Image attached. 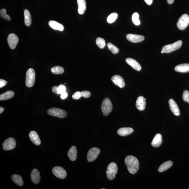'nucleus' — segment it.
<instances>
[{"instance_id": "1", "label": "nucleus", "mask_w": 189, "mask_h": 189, "mask_svg": "<svg viewBox=\"0 0 189 189\" xmlns=\"http://www.w3.org/2000/svg\"><path fill=\"white\" fill-rule=\"evenodd\" d=\"M125 163L128 172L131 174H135L139 168V163L138 160L132 155H128L125 159Z\"/></svg>"}, {"instance_id": "2", "label": "nucleus", "mask_w": 189, "mask_h": 189, "mask_svg": "<svg viewBox=\"0 0 189 189\" xmlns=\"http://www.w3.org/2000/svg\"><path fill=\"white\" fill-rule=\"evenodd\" d=\"M117 171L118 167L116 163L114 162L110 163L107 167L106 171L107 178L110 180H113Z\"/></svg>"}, {"instance_id": "3", "label": "nucleus", "mask_w": 189, "mask_h": 189, "mask_svg": "<svg viewBox=\"0 0 189 189\" xmlns=\"http://www.w3.org/2000/svg\"><path fill=\"white\" fill-rule=\"evenodd\" d=\"M112 105L110 99L108 97L105 98L101 106V110L104 116L108 115L112 112Z\"/></svg>"}, {"instance_id": "4", "label": "nucleus", "mask_w": 189, "mask_h": 189, "mask_svg": "<svg viewBox=\"0 0 189 189\" xmlns=\"http://www.w3.org/2000/svg\"><path fill=\"white\" fill-rule=\"evenodd\" d=\"M36 79V73L34 69H29L26 73V85L27 87L30 88L34 86Z\"/></svg>"}, {"instance_id": "5", "label": "nucleus", "mask_w": 189, "mask_h": 189, "mask_svg": "<svg viewBox=\"0 0 189 189\" xmlns=\"http://www.w3.org/2000/svg\"><path fill=\"white\" fill-rule=\"evenodd\" d=\"M182 45V42L180 40L174 43L167 45L163 47L162 50L164 53H169L180 48Z\"/></svg>"}, {"instance_id": "6", "label": "nucleus", "mask_w": 189, "mask_h": 189, "mask_svg": "<svg viewBox=\"0 0 189 189\" xmlns=\"http://www.w3.org/2000/svg\"><path fill=\"white\" fill-rule=\"evenodd\" d=\"M47 114L50 116L57 117L59 118H64L67 116V112L61 109L53 108L47 111Z\"/></svg>"}, {"instance_id": "7", "label": "nucleus", "mask_w": 189, "mask_h": 189, "mask_svg": "<svg viewBox=\"0 0 189 189\" xmlns=\"http://www.w3.org/2000/svg\"><path fill=\"white\" fill-rule=\"evenodd\" d=\"M189 24V16L185 14L182 15L179 19L177 23V26L180 30H184Z\"/></svg>"}, {"instance_id": "8", "label": "nucleus", "mask_w": 189, "mask_h": 189, "mask_svg": "<svg viewBox=\"0 0 189 189\" xmlns=\"http://www.w3.org/2000/svg\"><path fill=\"white\" fill-rule=\"evenodd\" d=\"M100 153V150L98 148H91L87 154V160L89 162H91L95 160Z\"/></svg>"}, {"instance_id": "9", "label": "nucleus", "mask_w": 189, "mask_h": 189, "mask_svg": "<svg viewBox=\"0 0 189 189\" xmlns=\"http://www.w3.org/2000/svg\"><path fill=\"white\" fill-rule=\"evenodd\" d=\"M16 146V142L14 138L10 137L4 142L3 147L4 150L9 151L14 149Z\"/></svg>"}, {"instance_id": "10", "label": "nucleus", "mask_w": 189, "mask_h": 189, "mask_svg": "<svg viewBox=\"0 0 189 189\" xmlns=\"http://www.w3.org/2000/svg\"><path fill=\"white\" fill-rule=\"evenodd\" d=\"M52 172L56 177L60 179H64L67 176V172L62 167L55 166L52 169Z\"/></svg>"}, {"instance_id": "11", "label": "nucleus", "mask_w": 189, "mask_h": 189, "mask_svg": "<svg viewBox=\"0 0 189 189\" xmlns=\"http://www.w3.org/2000/svg\"><path fill=\"white\" fill-rule=\"evenodd\" d=\"M7 42L9 47L12 50H14L16 47L19 42V38L16 34H11L9 35L7 38Z\"/></svg>"}, {"instance_id": "12", "label": "nucleus", "mask_w": 189, "mask_h": 189, "mask_svg": "<svg viewBox=\"0 0 189 189\" xmlns=\"http://www.w3.org/2000/svg\"><path fill=\"white\" fill-rule=\"evenodd\" d=\"M126 38L129 42L133 43L142 42L144 40V37L142 35L128 34L126 36Z\"/></svg>"}, {"instance_id": "13", "label": "nucleus", "mask_w": 189, "mask_h": 189, "mask_svg": "<svg viewBox=\"0 0 189 189\" xmlns=\"http://www.w3.org/2000/svg\"><path fill=\"white\" fill-rule=\"evenodd\" d=\"M111 80L115 85L120 88H123L125 85V83L123 78L120 75H114L112 77Z\"/></svg>"}, {"instance_id": "14", "label": "nucleus", "mask_w": 189, "mask_h": 189, "mask_svg": "<svg viewBox=\"0 0 189 189\" xmlns=\"http://www.w3.org/2000/svg\"><path fill=\"white\" fill-rule=\"evenodd\" d=\"M169 108L173 113L176 116L180 115V111L178 105L173 99H170L169 100Z\"/></svg>"}, {"instance_id": "15", "label": "nucleus", "mask_w": 189, "mask_h": 189, "mask_svg": "<svg viewBox=\"0 0 189 189\" xmlns=\"http://www.w3.org/2000/svg\"><path fill=\"white\" fill-rule=\"evenodd\" d=\"M146 99L143 96L138 97L136 101V106L137 109L143 111L145 109L146 106Z\"/></svg>"}, {"instance_id": "16", "label": "nucleus", "mask_w": 189, "mask_h": 189, "mask_svg": "<svg viewBox=\"0 0 189 189\" xmlns=\"http://www.w3.org/2000/svg\"><path fill=\"white\" fill-rule=\"evenodd\" d=\"M126 61L128 65L131 66L134 69L138 71H141V66L136 60L131 58H128L126 59Z\"/></svg>"}, {"instance_id": "17", "label": "nucleus", "mask_w": 189, "mask_h": 189, "mask_svg": "<svg viewBox=\"0 0 189 189\" xmlns=\"http://www.w3.org/2000/svg\"><path fill=\"white\" fill-rule=\"evenodd\" d=\"M31 180L33 183L35 184H38L39 183L40 180L41 176L40 172L38 169H34L31 173Z\"/></svg>"}, {"instance_id": "18", "label": "nucleus", "mask_w": 189, "mask_h": 189, "mask_svg": "<svg viewBox=\"0 0 189 189\" xmlns=\"http://www.w3.org/2000/svg\"><path fill=\"white\" fill-rule=\"evenodd\" d=\"M31 141L34 144L39 145L41 144V140L37 133L34 131H31L29 134Z\"/></svg>"}, {"instance_id": "19", "label": "nucleus", "mask_w": 189, "mask_h": 189, "mask_svg": "<svg viewBox=\"0 0 189 189\" xmlns=\"http://www.w3.org/2000/svg\"><path fill=\"white\" fill-rule=\"evenodd\" d=\"M78 7V12L80 15H83L86 9V2L85 0H77Z\"/></svg>"}, {"instance_id": "20", "label": "nucleus", "mask_w": 189, "mask_h": 189, "mask_svg": "<svg viewBox=\"0 0 189 189\" xmlns=\"http://www.w3.org/2000/svg\"><path fill=\"white\" fill-rule=\"evenodd\" d=\"M175 71L180 73H187L189 72V64H180L175 67Z\"/></svg>"}, {"instance_id": "21", "label": "nucleus", "mask_w": 189, "mask_h": 189, "mask_svg": "<svg viewBox=\"0 0 189 189\" xmlns=\"http://www.w3.org/2000/svg\"><path fill=\"white\" fill-rule=\"evenodd\" d=\"M68 155L71 161L76 160L77 157V151L75 146H73L70 148L68 153Z\"/></svg>"}, {"instance_id": "22", "label": "nucleus", "mask_w": 189, "mask_h": 189, "mask_svg": "<svg viewBox=\"0 0 189 189\" xmlns=\"http://www.w3.org/2000/svg\"><path fill=\"white\" fill-rule=\"evenodd\" d=\"M133 131V129L131 128H122L118 130L117 133L120 136H126L131 134Z\"/></svg>"}, {"instance_id": "23", "label": "nucleus", "mask_w": 189, "mask_h": 189, "mask_svg": "<svg viewBox=\"0 0 189 189\" xmlns=\"http://www.w3.org/2000/svg\"><path fill=\"white\" fill-rule=\"evenodd\" d=\"M162 142V138L160 134H156L151 142V145L153 147H159Z\"/></svg>"}, {"instance_id": "24", "label": "nucleus", "mask_w": 189, "mask_h": 189, "mask_svg": "<svg viewBox=\"0 0 189 189\" xmlns=\"http://www.w3.org/2000/svg\"><path fill=\"white\" fill-rule=\"evenodd\" d=\"M49 25L52 28L55 30L59 31H63L64 27L61 24L56 21L53 20H50L48 23Z\"/></svg>"}, {"instance_id": "25", "label": "nucleus", "mask_w": 189, "mask_h": 189, "mask_svg": "<svg viewBox=\"0 0 189 189\" xmlns=\"http://www.w3.org/2000/svg\"><path fill=\"white\" fill-rule=\"evenodd\" d=\"M173 165L172 162L168 161L165 162L162 164L159 167L158 171L159 172H163L170 168Z\"/></svg>"}, {"instance_id": "26", "label": "nucleus", "mask_w": 189, "mask_h": 189, "mask_svg": "<svg viewBox=\"0 0 189 189\" xmlns=\"http://www.w3.org/2000/svg\"><path fill=\"white\" fill-rule=\"evenodd\" d=\"M15 93L12 91H8L0 95V100L5 101L9 100L14 96Z\"/></svg>"}, {"instance_id": "27", "label": "nucleus", "mask_w": 189, "mask_h": 189, "mask_svg": "<svg viewBox=\"0 0 189 189\" xmlns=\"http://www.w3.org/2000/svg\"><path fill=\"white\" fill-rule=\"evenodd\" d=\"M25 23L26 26H30L32 24V18L30 11L28 9H25L24 11Z\"/></svg>"}, {"instance_id": "28", "label": "nucleus", "mask_w": 189, "mask_h": 189, "mask_svg": "<svg viewBox=\"0 0 189 189\" xmlns=\"http://www.w3.org/2000/svg\"><path fill=\"white\" fill-rule=\"evenodd\" d=\"M12 179L15 184L20 186H22L24 184L23 179L20 175L17 174H13L12 176Z\"/></svg>"}, {"instance_id": "29", "label": "nucleus", "mask_w": 189, "mask_h": 189, "mask_svg": "<svg viewBox=\"0 0 189 189\" xmlns=\"http://www.w3.org/2000/svg\"><path fill=\"white\" fill-rule=\"evenodd\" d=\"M51 70L52 73L56 75L63 74L64 72L63 68L59 66H54Z\"/></svg>"}, {"instance_id": "30", "label": "nucleus", "mask_w": 189, "mask_h": 189, "mask_svg": "<svg viewBox=\"0 0 189 189\" xmlns=\"http://www.w3.org/2000/svg\"><path fill=\"white\" fill-rule=\"evenodd\" d=\"M107 46H108L109 50H110L112 53L114 54H117L119 52V50L118 48L116 46L114 45L113 44L111 43H108L107 44Z\"/></svg>"}, {"instance_id": "31", "label": "nucleus", "mask_w": 189, "mask_h": 189, "mask_svg": "<svg viewBox=\"0 0 189 189\" xmlns=\"http://www.w3.org/2000/svg\"><path fill=\"white\" fill-rule=\"evenodd\" d=\"M118 14L117 13H112L107 17V22L109 24H112V23L114 22L116 20Z\"/></svg>"}, {"instance_id": "32", "label": "nucleus", "mask_w": 189, "mask_h": 189, "mask_svg": "<svg viewBox=\"0 0 189 189\" xmlns=\"http://www.w3.org/2000/svg\"><path fill=\"white\" fill-rule=\"evenodd\" d=\"M132 21L134 25L138 26L141 24L139 20V15L137 12H135L132 15Z\"/></svg>"}, {"instance_id": "33", "label": "nucleus", "mask_w": 189, "mask_h": 189, "mask_svg": "<svg viewBox=\"0 0 189 189\" xmlns=\"http://www.w3.org/2000/svg\"><path fill=\"white\" fill-rule=\"evenodd\" d=\"M96 42L97 45L101 49H103L106 46V42L104 39L99 37L97 38Z\"/></svg>"}, {"instance_id": "34", "label": "nucleus", "mask_w": 189, "mask_h": 189, "mask_svg": "<svg viewBox=\"0 0 189 189\" xmlns=\"http://www.w3.org/2000/svg\"><path fill=\"white\" fill-rule=\"evenodd\" d=\"M0 15L1 17L6 20L7 21H10L11 20V18L9 15H7V13L6 9H1L0 11Z\"/></svg>"}, {"instance_id": "35", "label": "nucleus", "mask_w": 189, "mask_h": 189, "mask_svg": "<svg viewBox=\"0 0 189 189\" xmlns=\"http://www.w3.org/2000/svg\"><path fill=\"white\" fill-rule=\"evenodd\" d=\"M183 100L185 102H188L189 103V91L188 90H185L183 93L182 95Z\"/></svg>"}, {"instance_id": "36", "label": "nucleus", "mask_w": 189, "mask_h": 189, "mask_svg": "<svg viewBox=\"0 0 189 189\" xmlns=\"http://www.w3.org/2000/svg\"><path fill=\"white\" fill-rule=\"evenodd\" d=\"M66 88L65 85H61L58 87V94H61L62 93L65 92Z\"/></svg>"}, {"instance_id": "37", "label": "nucleus", "mask_w": 189, "mask_h": 189, "mask_svg": "<svg viewBox=\"0 0 189 189\" xmlns=\"http://www.w3.org/2000/svg\"><path fill=\"white\" fill-rule=\"evenodd\" d=\"M81 97H82L81 92H80V91H77L74 93L72 95L73 99H75V100H79L81 98Z\"/></svg>"}, {"instance_id": "38", "label": "nucleus", "mask_w": 189, "mask_h": 189, "mask_svg": "<svg viewBox=\"0 0 189 189\" xmlns=\"http://www.w3.org/2000/svg\"><path fill=\"white\" fill-rule=\"evenodd\" d=\"M82 95V97L84 98H87L90 97L91 95V93L89 91H84L81 92Z\"/></svg>"}, {"instance_id": "39", "label": "nucleus", "mask_w": 189, "mask_h": 189, "mask_svg": "<svg viewBox=\"0 0 189 189\" xmlns=\"http://www.w3.org/2000/svg\"><path fill=\"white\" fill-rule=\"evenodd\" d=\"M7 84V81L3 79L0 80V88H1L5 86Z\"/></svg>"}, {"instance_id": "40", "label": "nucleus", "mask_w": 189, "mask_h": 189, "mask_svg": "<svg viewBox=\"0 0 189 189\" xmlns=\"http://www.w3.org/2000/svg\"><path fill=\"white\" fill-rule=\"evenodd\" d=\"M52 90L53 93L58 94V87L57 86H55L53 87Z\"/></svg>"}, {"instance_id": "41", "label": "nucleus", "mask_w": 189, "mask_h": 189, "mask_svg": "<svg viewBox=\"0 0 189 189\" xmlns=\"http://www.w3.org/2000/svg\"><path fill=\"white\" fill-rule=\"evenodd\" d=\"M68 96V94L65 91V92L62 93L61 94V98L62 99H65Z\"/></svg>"}, {"instance_id": "42", "label": "nucleus", "mask_w": 189, "mask_h": 189, "mask_svg": "<svg viewBox=\"0 0 189 189\" xmlns=\"http://www.w3.org/2000/svg\"><path fill=\"white\" fill-rule=\"evenodd\" d=\"M144 1L149 5H151L153 2V0H144Z\"/></svg>"}, {"instance_id": "43", "label": "nucleus", "mask_w": 189, "mask_h": 189, "mask_svg": "<svg viewBox=\"0 0 189 189\" xmlns=\"http://www.w3.org/2000/svg\"><path fill=\"white\" fill-rule=\"evenodd\" d=\"M167 1L169 4H172L174 2V0H167Z\"/></svg>"}, {"instance_id": "44", "label": "nucleus", "mask_w": 189, "mask_h": 189, "mask_svg": "<svg viewBox=\"0 0 189 189\" xmlns=\"http://www.w3.org/2000/svg\"><path fill=\"white\" fill-rule=\"evenodd\" d=\"M4 109L3 107H0V114H1L4 112Z\"/></svg>"}, {"instance_id": "45", "label": "nucleus", "mask_w": 189, "mask_h": 189, "mask_svg": "<svg viewBox=\"0 0 189 189\" xmlns=\"http://www.w3.org/2000/svg\"><path fill=\"white\" fill-rule=\"evenodd\" d=\"M163 53H164V52H163L162 51H162H161V53L163 54Z\"/></svg>"}, {"instance_id": "46", "label": "nucleus", "mask_w": 189, "mask_h": 189, "mask_svg": "<svg viewBox=\"0 0 189 189\" xmlns=\"http://www.w3.org/2000/svg\"></svg>"}]
</instances>
